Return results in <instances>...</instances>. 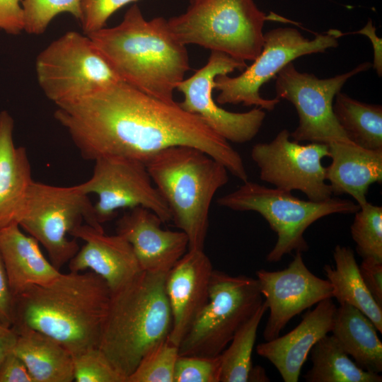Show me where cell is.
Masks as SVG:
<instances>
[{"label":"cell","mask_w":382,"mask_h":382,"mask_svg":"<svg viewBox=\"0 0 382 382\" xmlns=\"http://www.w3.org/2000/svg\"><path fill=\"white\" fill-rule=\"evenodd\" d=\"M56 106L54 118L86 160L114 156L145 163L164 149L185 145L209 154L243 182L248 180L238 152L199 116L124 81Z\"/></svg>","instance_id":"1"},{"label":"cell","mask_w":382,"mask_h":382,"mask_svg":"<svg viewBox=\"0 0 382 382\" xmlns=\"http://www.w3.org/2000/svg\"><path fill=\"white\" fill-rule=\"evenodd\" d=\"M111 291L92 271L62 273L14 297L11 328L27 327L64 346L73 357L99 346Z\"/></svg>","instance_id":"2"},{"label":"cell","mask_w":382,"mask_h":382,"mask_svg":"<svg viewBox=\"0 0 382 382\" xmlns=\"http://www.w3.org/2000/svg\"><path fill=\"white\" fill-rule=\"evenodd\" d=\"M86 35L122 81L160 100L174 101V90L190 65L185 45L173 35L168 20H146L134 4L118 25Z\"/></svg>","instance_id":"3"},{"label":"cell","mask_w":382,"mask_h":382,"mask_svg":"<svg viewBox=\"0 0 382 382\" xmlns=\"http://www.w3.org/2000/svg\"><path fill=\"white\" fill-rule=\"evenodd\" d=\"M166 274L141 271L111 292L98 348L126 382L145 354L168 339L172 315Z\"/></svg>","instance_id":"4"},{"label":"cell","mask_w":382,"mask_h":382,"mask_svg":"<svg viewBox=\"0 0 382 382\" xmlns=\"http://www.w3.org/2000/svg\"><path fill=\"white\" fill-rule=\"evenodd\" d=\"M145 164L171 220L187 235L188 249L203 250L210 206L228 181V170L204 151L185 145L164 149Z\"/></svg>","instance_id":"5"},{"label":"cell","mask_w":382,"mask_h":382,"mask_svg":"<svg viewBox=\"0 0 382 382\" xmlns=\"http://www.w3.org/2000/svg\"><path fill=\"white\" fill-rule=\"evenodd\" d=\"M289 22L266 15L253 0H190L185 13L168 20L182 44H194L235 59L253 61L260 53L266 21Z\"/></svg>","instance_id":"6"},{"label":"cell","mask_w":382,"mask_h":382,"mask_svg":"<svg viewBox=\"0 0 382 382\" xmlns=\"http://www.w3.org/2000/svg\"><path fill=\"white\" fill-rule=\"evenodd\" d=\"M217 204L235 211H254L268 222L277 236L267 254L269 262H277L293 251L308 249L305 231L322 217L333 214H354L359 205L349 199L333 197L321 202L302 200L287 192L247 180L236 190L217 199Z\"/></svg>","instance_id":"7"},{"label":"cell","mask_w":382,"mask_h":382,"mask_svg":"<svg viewBox=\"0 0 382 382\" xmlns=\"http://www.w3.org/2000/svg\"><path fill=\"white\" fill-rule=\"evenodd\" d=\"M83 221L104 231L88 195L77 185L59 187L33 181L18 224L43 245L49 260L60 270L80 248L76 238L70 240L68 235Z\"/></svg>","instance_id":"8"},{"label":"cell","mask_w":382,"mask_h":382,"mask_svg":"<svg viewBox=\"0 0 382 382\" xmlns=\"http://www.w3.org/2000/svg\"><path fill=\"white\" fill-rule=\"evenodd\" d=\"M262 301L257 279L214 270L208 301L179 345V355L220 354Z\"/></svg>","instance_id":"9"},{"label":"cell","mask_w":382,"mask_h":382,"mask_svg":"<svg viewBox=\"0 0 382 382\" xmlns=\"http://www.w3.org/2000/svg\"><path fill=\"white\" fill-rule=\"evenodd\" d=\"M40 88L56 105L76 100L121 81L88 35L69 31L37 57Z\"/></svg>","instance_id":"10"},{"label":"cell","mask_w":382,"mask_h":382,"mask_svg":"<svg viewBox=\"0 0 382 382\" xmlns=\"http://www.w3.org/2000/svg\"><path fill=\"white\" fill-rule=\"evenodd\" d=\"M338 31L329 30L313 40L290 27L278 28L264 33L260 53L241 74L236 77L222 74L215 78L214 89L219 91L216 103L219 105L242 103L245 106L255 105L267 111L273 110L280 100L262 98L260 93L261 86L296 58L337 47Z\"/></svg>","instance_id":"11"},{"label":"cell","mask_w":382,"mask_h":382,"mask_svg":"<svg viewBox=\"0 0 382 382\" xmlns=\"http://www.w3.org/2000/svg\"><path fill=\"white\" fill-rule=\"evenodd\" d=\"M371 66L370 62H364L348 72L320 79L299 71L292 62L284 66L276 76L275 90L276 98L291 102L298 113L299 125L290 137L297 142L327 145L352 142L334 115L333 101L349 79Z\"/></svg>","instance_id":"12"},{"label":"cell","mask_w":382,"mask_h":382,"mask_svg":"<svg viewBox=\"0 0 382 382\" xmlns=\"http://www.w3.org/2000/svg\"><path fill=\"white\" fill-rule=\"evenodd\" d=\"M330 156L328 145L301 144L291 141L290 132L285 129L270 142L257 143L251 150V158L259 168L262 181L287 192L299 190L314 202L332 197L326 183V168L321 162Z\"/></svg>","instance_id":"13"},{"label":"cell","mask_w":382,"mask_h":382,"mask_svg":"<svg viewBox=\"0 0 382 382\" xmlns=\"http://www.w3.org/2000/svg\"><path fill=\"white\" fill-rule=\"evenodd\" d=\"M92 176L76 185L86 195L98 196L93 204L98 221L112 219L120 209L146 208L163 223L171 221L170 209L153 183L146 164L120 156H106L95 161Z\"/></svg>","instance_id":"14"},{"label":"cell","mask_w":382,"mask_h":382,"mask_svg":"<svg viewBox=\"0 0 382 382\" xmlns=\"http://www.w3.org/2000/svg\"><path fill=\"white\" fill-rule=\"evenodd\" d=\"M246 67L245 61L212 51L207 63L178 85L176 89L184 96L180 106L199 116L212 130L227 141L242 144L251 141L262 127L265 112L260 108L245 112H230L216 104L212 96L217 76L236 69L243 71Z\"/></svg>","instance_id":"15"},{"label":"cell","mask_w":382,"mask_h":382,"mask_svg":"<svg viewBox=\"0 0 382 382\" xmlns=\"http://www.w3.org/2000/svg\"><path fill=\"white\" fill-rule=\"evenodd\" d=\"M256 277L270 310L263 331L266 341L279 336L289 320L299 313L323 299L332 298L330 282L313 274L299 251L285 269L272 272L260 270Z\"/></svg>","instance_id":"16"},{"label":"cell","mask_w":382,"mask_h":382,"mask_svg":"<svg viewBox=\"0 0 382 382\" xmlns=\"http://www.w3.org/2000/svg\"><path fill=\"white\" fill-rule=\"evenodd\" d=\"M213 271L204 250L188 249L167 272L165 289L172 315L168 340L173 345L179 346L207 303Z\"/></svg>","instance_id":"17"},{"label":"cell","mask_w":382,"mask_h":382,"mask_svg":"<svg viewBox=\"0 0 382 382\" xmlns=\"http://www.w3.org/2000/svg\"><path fill=\"white\" fill-rule=\"evenodd\" d=\"M162 223L142 207L130 209L117 222V234L130 243L142 271L168 272L188 250L187 235L164 230Z\"/></svg>","instance_id":"18"},{"label":"cell","mask_w":382,"mask_h":382,"mask_svg":"<svg viewBox=\"0 0 382 382\" xmlns=\"http://www.w3.org/2000/svg\"><path fill=\"white\" fill-rule=\"evenodd\" d=\"M71 236L85 242L69 260L70 272L92 271L103 278L111 292L128 284L142 270L130 243L121 236H109L86 224Z\"/></svg>","instance_id":"19"},{"label":"cell","mask_w":382,"mask_h":382,"mask_svg":"<svg viewBox=\"0 0 382 382\" xmlns=\"http://www.w3.org/2000/svg\"><path fill=\"white\" fill-rule=\"evenodd\" d=\"M336 311L332 298L320 301L289 332L258 345L257 354L275 366L284 381L297 382L313 345L331 332Z\"/></svg>","instance_id":"20"},{"label":"cell","mask_w":382,"mask_h":382,"mask_svg":"<svg viewBox=\"0 0 382 382\" xmlns=\"http://www.w3.org/2000/svg\"><path fill=\"white\" fill-rule=\"evenodd\" d=\"M14 121L0 112V229L17 223L22 216L33 183L26 149L16 146Z\"/></svg>","instance_id":"21"},{"label":"cell","mask_w":382,"mask_h":382,"mask_svg":"<svg viewBox=\"0 0 382 382\" xmlns=\"http://www.w3.org/2000/svg\"><path fill=\"white\" fill-rule=\"evenodd\" d=\"M332 162L325 178L332 195L348 194L361 206L367 202L369 186L382 181V149L369 150L352 142L328 145Z\"/></svg>","instance_id":"22"},{"label":"cell","mask_w":382,"mask_h":382,"mask_svg":"<svg viewBox=\"0 0 382 382\" xmlns=\"http://www.w3.org/2000/svg\"><path fill=\"white\" fill-rule=\"evenodd\" d=\"M0 255L15 297L28 287L49 283L60 270L42 253L39 243L17 223L0 229Z\"/></svg>","instance_id":"23"},{"label":"cell","mask_w":382,"mask_h":382,"mask_svg":"<svg viewBox=\"0 0 382 382\" xmlns=\"http://www.w3.org/2000/svg\"><path fill=\"white\" fill-rule=\"evenodd\" d=\"M18 337L13 352L35 382H71L73 354L52 337L27 327L13 328Z\"/></svg>","instance_id":"24"},{"label":"cell","mask_w":382,"mask_h":382,"mask_svg":"<svg viewBox=\"0 0 382 382\" xmlns=\"http://www.w3.org/2000/svg\"><path fill=\"white\" fill-rule=\"evenodd\" d=\"M331 332L359 367L375 374L382 371V343L377 329L359 309L347 303L340 304Z\"/></svg>","instance_id":"25"},{"label":"cell","mask_w":382,"mask_h":382,"mask_svg":"<svg viewBox=\"0 0 382 382\" xmlns=\"http://www.w3.org/2000/svg\"><path fill=\"white\" fill-rule=\"evenodd\" d=\"M335 267H323L327 279L332 286V298L340 304H349L362 312L382 333V307L374 299L364 284L354 251L337 245L333 250Z\"/></svg>","instance_id":"26"},{"label":"cell","mask_w":382,"mask_h":382,"mask_svg":"<svg viewBox=\"0 0 382 382\" xmlns=\"http://www.w3.org/2000/svg\"><path fill=\"white\" fill-rule=\"evenodd\" d=\"M333 113L348 139L369 150L382 149V106L360 102L338 92Z\"/></svg>","instance_id":"27"},{"label":"cell","mask_w":382,"mask_h":382,"mask_svg":"<svg viewBox=\"0 0 382 382\" xmlns=\"http://www.w3.org/2000/svg\"><path fill=\"white\" fill-rule=\"evenodd\" d=\"M312 367L303 376L307 382H381L379 374L359 367L331 335L312 347Z\"/></svg>","instance_id":"28"},{"label":"cell","mask_w":382,"mask_h":382,"mask_svg":"<svg viewBox=\"0 0 382 382\" xmlns=\"http://www.w3.org/2000/svg\"><path fill=\"white\" fill-rule=\"evenodd\" d=\"M268 310L263 301L255 313L235 332L231 342L220 354L221 371L220 382H246L252 365L257 331Z\"/></svg>","instance_id":"29"},{"label":"cell","mask_w":382,"mask_h":382,"mask_svg":"<svg viewBox=\"0 0 382 382\" xmlns=\"http://www.w3.org/2000/svg\"><path fill=\"white\" fill-rule=\"evenodd\" d=\"M359 207L350 227L356 250L362 258L382 261V207L368 202Z\"/></svg>","instance_id":"30"},{"label":"cell","mask_w":382,"mask_h":382,"mask_svg":"<svg viewBox=\"0 0 382 382\" xmlns=\"http://www.w3.org/2000/svg\"><path fill=\"white\" fill-rule=\"evenodd\" d=\"M178 357V347L167 339L145 354L127 382H173Z\"/></svg>","instance_id":"31"},{"label":"cell","mask_w":382,"mask_h":382,"mask_svg":"<svg viewBox=\"0 0 382 382\" xmlns=\"http://www.w3.org/2000/svg\"><path fill=\"white\" fill-rule=\"evenodd\" d=\"M23 30L40 35L52 19L62 13H69L79 21L81 0H22Z\"/></svg>","instance_id":"32"},{"label":"cell","mask_w":382,"mask_h":382,"mask_svg":"<svg viewBox=\"0 0 382 382\" xmlns=\"http://www.w3.org/2000/svg\"><path fill=\"white\" fill-rule=\"evenodd\" d=\"M73 365L77 382H126L98 347L74 356Z\"/></svg>","instance_id":"33"},{"label":"cell","mask_w":382,"mask_h":382,"mask_svg":"<svg viewBox=\"0 0 382 382\" xmlns=\"http://www.w3.org/2000/svg\"><path fill=\"white\" fill-rule=\"evenodd\" d=\"M221 355L181 356L175 363L173 382H220Z\"/></svg>","instance_id":"34"},{"label":"cell","mask_w":382,"mask_h":382,"mask_svg":"<svg viewBox=\"0 0 382 382\" xmlns=\"http://www.w3.org/2000/svg\"><path fill=\"white\" fill-rule=\"evenodd\" d=\"M137 0H81L79 21L88 35L105 28L108 18L124 6Z\"/></svg>","instance_id":"35"},{"label":"cell","mask_w":382,"mask_h":382,"mask_svg":"<svg viewBox=\"0 0 382 382\" xmlns=\"http://www.w3.org/2000/svg\"><path fill=\"white\" fill-rule=\"evenodd\" d=\"M359 270L367 289L382 307V261L373 257L363 258Z\"/></svg>","instance_id":"36"},{"label":"cell","mask_w":382,"mask_h":382,"mask_svg":"<svg viewBox=\"0 0 382 382\" xmlns=\"http://www.w3.org/2000/svg\"><path fill=\"white\" fill-rule=\"evenodd\" d=\"M22 0H0V29L18 35L24 28Z\"/></svg>","instance_id":"37"},{"label":"cell","mask_w":382,"mask_h":382,"mask_svg":"<svg viewBox=\"0 0 382 382\" xmlns=\"http://www.w3.org/2000/svg\"><path fill=\"white\" fill-rule=\"evenodd\" d=\"M0 382H35L22 359L13 351L0 364Z\"/></svg>","instance_id":"38"},{"label":"cell","mask_w":382,"mask_h":382,"mask_svg":"<svg viewBox=\"0 0 382 382\" xmlns=\"http://www.w3.org/2000/svg\"><path fill=\"white\" fill-rule=\"evenodd\" d=\"M14 296L0 255V323L11 327L13 319Z\"/></svg>","instance_id":"39"},{"label":"cell","mask_w":382,"mask_h":382,"mask_svg":"<svg viewBox=\"0 0 382 382\" xmlns=\"http://www.w3.org/2000/svg\"><path fill=\"white\" fill-rule=\"evenodd\" d=\"M362 34L366 35L371 42L374 49V63L372 64L378 75H382V39L376 34V28L372 21L369 20L366 25L361 30L347 33H340V37L347 34Z\"/></svg>","instance_id":"40"},{"label":"cell","mask_w":382,"mask_h":382,"mask_svg":"<svg viewBox=\"0 0 382 382\" xmlns=\"http://www.w3.org/2000/svg\"><path fill=\"white\" fill-rule=\"evenodd\" d=\"M18 334L11 327L0 323V364L10 352L13 351Z\"/></svg>","instance_id":"41"},{"label":"cell","mask_w":382,"mask_h":382,"mask_svg":"<svg viewBox=\"0 0 382 382\" xmlns=\"http://www.w3.org/2000/svg\"><path fill=\"white\" fill-rule=\"evenodd\" d=\"M270 381V380L267 376L265 370L262 366H252L248 375V381L265 382Z\"/></svg>","instance_id":"42"}]
</instances>
